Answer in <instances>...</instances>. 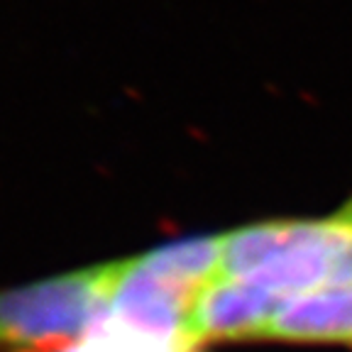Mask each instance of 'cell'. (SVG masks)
I'll return each instance as SVG.
<instances>
[{"mask_svg":"<svg viewBox=\"0 0 352 352\" xmlns=\"http://www.w3.org/2000/svg\"><path fill=\"white\" fill-rule=\"evenodd\" d=\"M113 262L0 292V350L34 352L81 340L105 314Z\"/></svg>","mask_w":352,"mask_h":352,"instance_id":"1","label":"cell"},{"mask_svg":"<svg viewBox=\"0 0 352 352\" xmlns=\"http://www.w3.org/2000/svg\"><path fill=\"white\" fill-rule=\"evenodd\" d=\"M286 298L250 281L215 276L193 298L188 336L196 345L228 340H262Z\"/></svg>","mask_w":352,"mask_h":352,"instance_id":"2","label":"cell"},{"mask_svg":"<svg viewBox=\"0 0 352 352\" xmlns=\"http://www.w3.org/2000/svg\"><path fill=\"white\" fill-rule=\"evenodd\" d=\"M34 352H196V347L154 340L144 333L132 330L130 325L118 320L105 308V314L96 320L94 328L88 330L81 340L61 342V345H52Z\"/></svg>","mask_w":352,"mask_h":352,"instance_id":"5","label":"cell"},{"mask_svg":"<svg viewBox=\"0 0 352 352\" xmlns=\"http://www.w3.org/2000/svg\"><path fill=\"white\" fill-rule=\"evenodd\" d=\"M140 257L166 281L198 294L223 272V237H186Z\"/></svg>","mask_w":352,"mask_h":352,"instance_id":"4","label":"cell"},{"mask_svg":"<svg viewBox=\"0 0 352 352\" xmlns=\"http://www.w3.org/2000/svg\"><path fill=\"white\" fill-rule=\"evenodd\" d=\"M262 340L352 345V284L286 298Z\"/></svg>","mask_w":352,"mask_h":352,"instance_id":"3","label":"cell"}]
</instances>
